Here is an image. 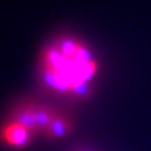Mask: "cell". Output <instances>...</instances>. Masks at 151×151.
Masks as SVG:
<instances>
[{"label":"cell","instance_id":"3957f363","mask_svg":"<svg viewBox=\"0 0 151 151\" xmlns=\"http://www.w3.org/2000/svg\"><path fill=\"white\" fill-rule=\"evenodd\" d=\"M73 125L74 122L72 117L67 112L60 111L54 121L52 122V125L48 127V130L43 134V136L48 140H60L73 131Z\"/></svg>","mask_w":151,"mask_h":151},{"label":"cell","instance_id":"7a4b0ae2","mask_svg":"<svg viewBox=\"0 0 151 151\" xmlns=\"http://www.w3.org/2000/svg\"><path fill=\"white\" fill-rule=\"evenodd\" d=\"M34 136L35 135L32 131L25 129L24 126L10 120L0 130V139H1V141L14 149L25 147V146H28L32 142Z\"/></svg>","mask_w":151,"mask_h":151},{"label":"cell","instance_id":"277c9868","mask_svg":"<svg viewBox=\"0 0 151 151\" xmlns=\"http://www.w3.org/2000/svg\"><path fill=\"white\" fill-rule=\"evenodd\" d=\"M33 105H34V117L38 134H44L60 111L55 110L49 105H44V103L35 101H33Z\"/></svg>","mask_w":151,"mask_h":151},{"label":"cell","instance_id":"6da1fadb","mask_svg":"<svg viewBox=\"0 0 151 151\" xmlns=\"http://www.w3.org/2000/svg\"><path fill=\"white\" fill-rule=\"evenodd\" d=\"M37 74L40 87L48 93L84 101L100 79L101 60L87 42L73 34H62L40 49Z\"/></svg>","mask_w":151,"mask_h":151},{"label":"cell","instance_id":"5b68a950","mask_svg":"<svg viewBox=\"0 0 151 151\" xmlns=\"http://www.w3.org/2000/svg\"><path fill=\"white\" fill-rule=\"evenodd\" d=\"M78 151H92V150H84V149H81V150H78Z\"/></svg>","mask_w":151,"mask_h":151}]
</instances>
